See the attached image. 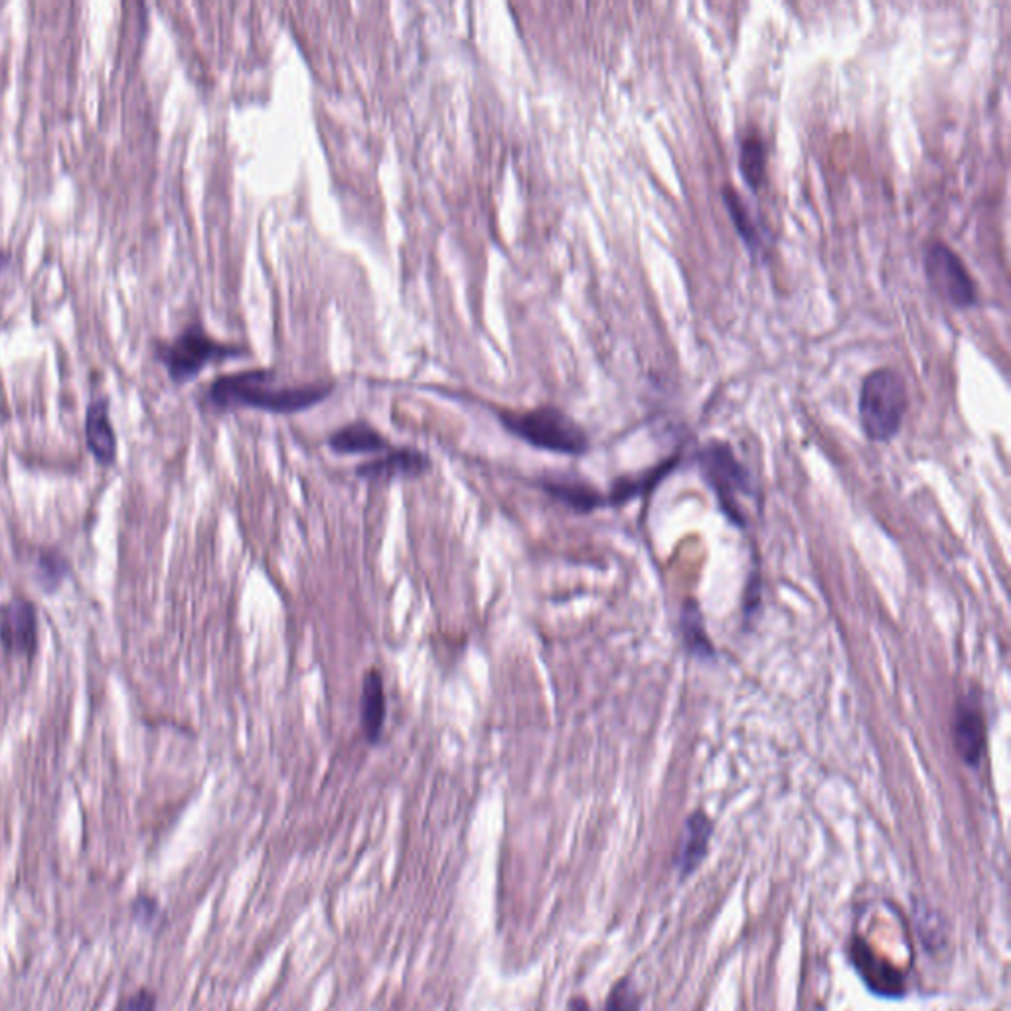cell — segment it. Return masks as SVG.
<instances>
[{"mask_svg": "<svg viewBox=\"0 0 1011 1011\" xmlns=\"http://www.w3.org/2000/svg\"><path fill=\"white\" fill-rule=\"evenodd\" d=\"M739 168L751 191L763 188L767 181V149L759 134H749L739 144Z\"/></svg>", "mask_w": 1011, "mask_h": 1011, "instance_id": "9a60e30c", "label": "cell"}, {"mask_svg": "<svg viewBox=\"0 0 1011 1011\" xmlns=\"http://www.w3.org/2000/svg\"><path fill=\"white\" fill-rule=\"evenodd\" d=\"M498 417L506 430L535 449L573 457L589 450V437L585 430L557 407L545 405L530 411H500Z\"/></svg>", "mask_w": 1011, "mask_h": 1011, "instance_id": "7a4b0ae2", "label": "cell"}, {"mask_svg": "<svg viewBox=\"0 0 1011 1011\" xmlns=\"http://www.w3.org/2000/svg\"><path fill=\"white\" fill-rule=\"evenodd\" d=\"M431 468V460L425 453L411 447L392 449L388 455L376 460H368L356 468V475L368 480H390V478L421 477Z\"/></svg>", "mask_w": 1011, "mask_h": 1011, "instance_id": "9c48e42d", "label": "cell"}, {"mask_svg": "<svg viewBox=\"0 0 1011 1011\" xmlns=\"http://www.w3.org/2000/svg\"><path fill=\"white\" fill-rule=\"evenodd\" d=\"M7 261H9V256H7V253H0V269L4 268Z\"/></svg>", "mask_w": 1011, "mask_h": 1011, "instance_id": "7402d4cb", "label": "cell"}, {"mask_svg": "<svg viewBox=\"0 0 1011 1011\" xmlns=\"http://www.w3.org/2000/svg\"><path fill=\"white\" fill-rule=\"evenodd\" d=\"M956 751L964 763L976 769L986 753V719L976 699H963L956 707Z\"/></svg>", "mask_w": 1011, "mask_h": 1011, "instance_id": "ba28073f", "label": "cell"}, {"mask_svg": "<svg viewBox=\"0 0 1011 1011\" xmlns=\"http://www.w3.org/2000/svg\"><path fill=\"white\" fill-rule=\"evenodd\" d=\"M569 1011H591L589 1003L585 1002L583 998H575L572 1003H569Z\"/></svg>", "mask_w": 1011, "mask_h": 1011, "instance_id": "44dd1931", "label": "cell"}, {"mask_svg": "<svg viewBox=\"0 0 1011 1011\" xmlns=\"http://www.w3.org/2000/svg\"><path fill=\"white\" fill-rule=\"evenodd\" d=\"M906 405V383L898 370L878 368L869 372L859 393V421L866 437L876 443L893 439L901 430Z\"/></svg>", "mask_w": 1011, "mask_h": 1011, "instance_id": "3957f363", "label": "cell"}, {"mask_svg": "<svg viewBox=\"0 0 1011 1011\" xmlns=\"http://www.w3.org/2000/svg\"><path fill=\"white\" fill-rule=\"evenodd\" d=\"M156 1010V998L149 990H137V992L127 996L123 1002L119 1003L117 1011H154Z\"/></svg>", "mask_w": 1011, "mask_h": 1011, "instance_id": "ac0fdd59", "label": "cell"}, {"mask_svg": "<svg viewBox=\"0 0 1011 1011\" xmlns=\"http://www.w3.org/2000/svg\"><path fill=\"white\" fill-rule=\"evenodd\" d=\"M330 449L340 455H363V453H382L392 449L390 441L382 433L373 430L366 421H356L343 430L335 431L328 439Z\"/></svg>", "mask_w": 1011, "mask_h": 1011, "instance_id": "7c38bea8", "label": "cell"}, {"mask_svg": "<svg viewBox=\"0 0 1011 1011\" xmlns=\"http://www.w3.org/2000/svg\"><path fill=\"white\" fill-rule=\"evenodd\" d=\"M540 487L544 488L550 497L569 506L577 512H591L595 508L605 504L601 494L595 488L587 487L577 480H542Z\"/></svg>", "mask_w": 1011, "mask_h": 1011, "instance_id": "5bb4252c", "label": "cell"}, {"mask_svg": "<svg viewBox=\"0 0 1011 1011\" xmlns=\"http://www.w3.org/2000/svg\"><path fill=\"white\" fill-rule=\"evenodd\" d=\"M724 200H726V208L733 220V226L739 236L747 243V248L757 249L761 248V229L754 224L753 216L751 211L747 208V204L741 200V196L733 191V188H726L724 191Z\"/></svg>", "mask_w": 1011, "mask_h": 1011, "instance_id": "2e32d148", "label": "cell"}, {"mask_svg": "<svg viewBox=\"0 0 1011 1011\" xmlns=\"http://www.w3.org/2000/svg\"><path fill=\"white\" fill-rule=\"evenodd\" d=\"M275 382V373L269 370L229 373L211 383L206 400L211 407L221 411L253 407L273 413H296L320 403L335 390L333 383L278 385Z\"/></svg>", "mask_w": 1011, "mask_h": 1011, "instance_id": "6da1fadb", "label": "cell"}, {"mask_svg": "<svg viewBox=\"0 0 1011 1011\" xmlns=\"http://www.w3.org/2000/svg\"><path fill=\"white\" fill-rule=\"evenodd\" d=\"M87 445L97 460L113 463L117 455V439L109 421V401L97 400L89 405L86 417Z\"/></svg>", "mask_w": 1011, "mask_h": 1011, "instance_id": "4fadbf2b", "label": "cell"}, {"mask_svg": "<svg viewBox=\"0 0 1011 1011\" xmlns=\"http://www.w3.org/2000/svg\"><path fill=\"white\" fill-rule=\"evenodd\" d=\"M711 831H714V826L704 812H694L687 818L682 838H680V849H677V868L684 878L694 873L699 868V863L706 859Z\"/></svg>", "mask_w": 1011, "mask_h": 1011, "instance_id": "30bf717a", "label": "cell"}, {"mask_svg": "<svg viewBox=\"0 0 1011 1011\" xmlns=\"http://www.w3.org/2000/svg\"><path fill=\"white\" fill-rule=\"evenodd\" d=\"M159 356L171 373L172 380L186 382L194 376H198L210 362L243 356V348L218 343L211 336L206 335L200 326H191L181 336H176L172 343L161 346Z\"/></svg>", "mask_w": 1011, "mask_h": 1011, "instance_id": "5b68a950", "label": "cell"}, {"mask_svg": "<svg viewBox=\"0 0 1011 1011\" xmlns=\"http://www.w3.org/2000/svg\"><path fill=\"white\" fill-rule=\"evenodd\" d=\"M925 275L928 285L955 308L966 311L978 305V289L972 275L955 249L943 241H931L925 251Z\"/></svg>", "mask_w": 1011, "mask_h": 1011, "instance_id": "8992f818", "label": "cell"}, {"mask_svg": "<svg viewBox=\"0 0 1011 1011\" xmlns=\"http://www.w3.org/2000/svg\"><path fill=\"white\" fill-rule=\"evenodd\" d=\"M362 729L366 739L370 743H378L383 733L385 726V689H383V677L378 670L372 668L366 672L362 684Z\"/></svg>", "mask_w": 1011, "mask_h": 1011, "instance_id": "8fae6325", "label": "cell"}, {"mask_svg": "<svg viewBox=\"0 0 1011 1011\" xmlns=\"http://www.w3.org/2000/svg\"><path fill=\"white\" fill-rule=\"evenodd\" d=\"M697 463L707 485L724 506L726 514L735 524L744 525V500H754L757 497L751 472L735 457L733 449L719 441L704 447Z\"/></svg>", "mask_w": 1011, "mask_h": 1011, "instance_id": "277c9868", "label": "cell"}, {"mask_svg": "<svg viewBox=\"0 0 1011 1011\" xmlns=\"http://www.w3.org/2000/svg\"><path fill=\"white\" fill-rule=\"evenodd\" d=\"M40 567H42V575H44L46 579H56V581H59L62 575H64V569H66V559H62L59 555L48 552V554H44L40 557Z\"/></svg>", "mask_w": 1011, "mask_h": 1011, "instance_id": "d6986e66", "label": "cell"}, {"mask_svg": "<svg viewBox=\"0 0 1011 1011\" xmlns=\"http://www.w3.org/2000/svg\"><path fill=\"white\" fill-rule=\"evenodd\" d=\"M133 913L134 918H137L139 923L146 925V923H149V921H153L154 916H156V913H159V905H156V901H154V899L139 898L137 901H134Z\"/></svg>", "mask_w": 1011, "mask_h": 1011, "instance_id": "ffe728a7", "label": "cell"}, {"mask_svg": "<svg viewBox=\"0 0 1011 1011\" xmlns=\"http://www.w3.org/2000/svg\"><path fill=\"white\" fill-rule=\"evenodd\" d=\"M0 640L9 652H34L39 640V617L32 602L14 597L0 605Z\"/></svg>", "mask_w": 1011, "mask_h": 1011, "instance_id": "52a82bcc", "label": "cell"}, {"mask_svg": "<svg viewBox=\"0 0 1011 1011\" xmlns=\"http://www.w3.org/2000/svg\"><path fill=\"white\" fill-rule=\"evenodd\" d=\"M605 1011H640V996L630 980H622L612 988Z\"/></svg>", "mask_w": 1011, "mask_h": 1011, "instance_id": "e0dca14e", "label": "cell"}]
</instances>
